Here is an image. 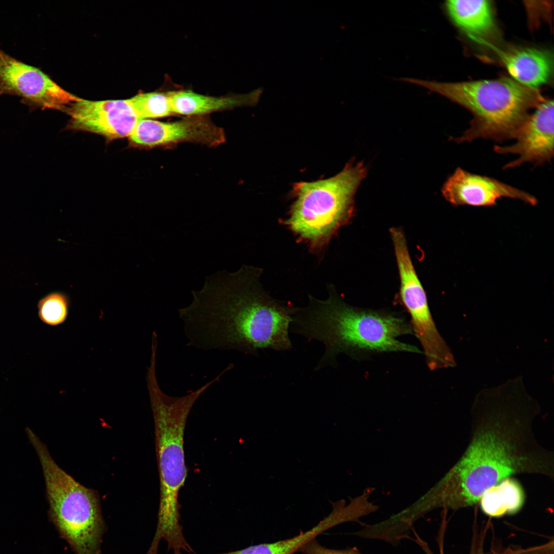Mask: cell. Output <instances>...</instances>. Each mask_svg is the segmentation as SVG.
Listing matches in <instances>:
<instances>
[{
	"mask_svg": "<svg viewBox=\"0 0 554 554\" xmlns=\"http://www.w3.org/2000/svg\"><path fill=\"white\" fill-rule=\"evenodd\" d=\"M538 406L526 400H479L471 410L468 443L427 497L430 510L477 505L484 492L519 474L554 476L553 452L538 442Z\"/></svg>",
	"mask_w": 554,
	"mask_h": 554,
	"instance_id": "cell-1",
	"label": "cell"
},
{
	"mask_svg": "<svg viewBox=\"0 0 554 554\" xmlns=\"http://www.w3.org/2000/svg\"><path fill=\"white\" fill-rule=\"evenodd\" d=\"M262 269L243 265L206 278L192 302L178 310L187 345L204 350L257 355L265 348L289 350V332L298 307L271 297L260 282Z\"/></svg>",
	"mask_w": 554,
	"mask_h": 554,
	"instance_id": "cell-2",
	"label": "cell"
},
{
	"mask_svg": "<svg viewBox=\"0 0 554 554\" xmlns=\"http://www.w3.org/2000/svg\"><path fill=\"white\" fill-rule=\"evenodd\" d=\"M328 293L324 300L309 295L307 306L298 307L289 328V332L324 344L315 370L335 366L337 357L342 353L356 359L383 352L421 353L415 346L398 340L413 332L404 319L349 305L332 286L328 287Z\"/></svg>",
	"mask_w": 554,
	"mask_h": 554,
	"instance_id": "cell-3",
	"label": "cell"
},
{
	"mask_svg": "<svg viewBox=\"0 0 554 554\" xmlns=\"http://www.w3.org/2000/svg\"><path fill=\"white\" fill-rule=\"evenodd\" d=\"M153 417L160 477V504L156 531L151 544L158 547L162 539L168 549L183 548L187 541L180 524L179 491L187 477L184 451L186 421L194 404L208 388L206 384L181 397L162 391L154 373L146 377Z\"/></svg>",
	"mask_w": 554,
	"mask_h": 554,
	"instance_id": "cell-4",
	"label": "cell"
},
{
	"mask_svg": "<svg viewBox=\"0 0 554 554\" xmlns=\"http://www.w3.org/2000/svg\"><path fill=\"white\" fill-rule=\"evenodd\" d=\"M401 80L425 87L471 112L470 127L452 139L458 143L479 138L498 142L513 138L528 111L545 100L537 89L506 77L458 83L412 78Z\"/></svg>",
	"mask_w": 554,
	"mask_h": 554,
	"instance_id": "cell-5",
	"label": "cell"
},
{
	"mask_svg": "<svg viewBox=\"0 0 554 554\" xmlns=\"http://www.w3.org/2000/svg\"><path fill=\"white\" fill-rule=\"evenodd\" d=\"M367 172L362 162L352 161L332 177L295 183L284 224L312 252L322 250L352 217L354 196Z\"/></svg>",
	"mask_w": 554,
	"mask_h": 554,
	"instance_id": "cell-6",
	"label": "cell"
},
{
	"mask_svg": "<svg viewBox=\"0 0 554 554\" xmlns=\"http://www.w3.org/2000/svg\"><path fill=\"white\" fill-rule=\"evenodd\" d=\"M27 438L42 467L50 521L76 554H100L105 529L97 493L61 468L35 432Z\"/></svg>",
	"mask_w": 554,
	"mask_h": 554,
	"instance_id": "cell-7",
	"label": "cell"
},
{
	"mask_svg": "<svg viewBox=\"0 0 554 554\" xmlns=\"http://www.w3.org/2000/svg\"><path fill=\"white\" fill-rule=\"evenodd\" d=\"M18 96L44 108L65 110L80 98L67 92L39 69L8 55L0 49V95Z\"/></svg>",
	"mask_w": 554,
	"mask_h": 554,
	"instance_id": "cell-8",
	"label": "cell"
},
{
	"mask_svg": "<svg viewBox=\"0 0 554 554\" xmlns=\"http://www.w3.org/2000/svg\"><path fill=\"white\" fill-rule=\"evenodd\" d=\"M128 137L135 145L145 147L182 143L215 147L226 141L223 128L206 115L185 116L171 122L141 119Z\"/></svg>",
	"mask_w": 554,
	"mask_h": 554,
	"instance_id": "cell-9",
	"label": "cell"
},
{
	"mask_svg": "<svg viewBox=\"0 0 554 554\" xmlns=\"http://www.w3.org/2000/svg\"><path fill=\"white\" fill-rule=\"evenodd\" d=\"M70 129L92 132L110 139L129 137L140 120L129 99L88 101L81 98L65 109Z\"/></svg>",
	"mask_w": 554,
	"mask_h": 554,
	"instance_id": "cell-10",
	"label": "cell"
},
{
	"mask_svg": "<svg viewBox=\"0 0 554 554\" xmlns=\"http://www.w3.org/2000/svg\"><path fill=\"white\" fill-rule=\"evenodd\" d=\"M529 114L515 133V144L509 146L496 145L497 153L513 154L517 159L503 167H519L525 163L541 165L550 162L553 156V101L545 100Z\"/></svg>",
	"mask_w": 554,
	"mask_h": 554,
	"instance_id": "cell-11",
	"label": "cell"
},
{
	"mask_svg": "<svg viewBox=\"0 0 554 554\" xmlns=\"http://www.w3.org/2000/svg\"><path fill=\"white\" fill-rule=\"evenodd\" d=\"M400 279L402 304L410 315L412 331L420 343L433 341L438 334L431 315L426 294L411 261L405 235L399 228L390 229Z\"/></svg>",
	"mask_w": 554,
	"mask_h": 554,
	"instance_id": "cell-12",
	"label": "cell"
},
{
	"mask_svg": "<svg viewBox=\"0 0 554 554\" xmlns=\"http://www.w3.org/2000/svg\"><path fill=\"white\" fill-rule=\"evenodd\" d=\"M445 199L455 206H490L502 197L517 199L531 205L537 204L531 194L495 179L457 168L442 188Z\"/></svg>",
	"mask_w": 554,
	"mask_h": 554,
	"instance_id": "cell-13",
	"label": "cell"
},
{
	"mask_svg": "<svg viewBox=\"0 0 554 554\" xmlns=\"http://www.w3.org/2000/svg\"><path fill=\"white\" fill-rule=\"evenodd\" d=\"M500 61L512 79L535 89L551 78L553 54L549 50L531 47L494 48Z\"/></svg>",
	"mask_w": 554,
	"mask_h": 554,
	"instance_id": "cell-14",
	"label": "cell"
},
{
	"mask_svg": "<svg viewBox=\"0 0 554 554\" xmlns=\"http://www.w3.org/2000/svg\"><path fill=\"white\" fill-rule=\"evenodd\" d=\"M445 6L453 23L469 38L494 48L498 29L490 1L450 0Z\"/></svg>",
	"mask_w": 554,
	"mask_h": 554,
	"instance_id": "cell-15",
	"label": "cell"
},
{
	"mask_svg": "<svg viewBox=\"0 0 554 554\" xmlns=\"http://www.w3.org/2000/svg\"><path fill=\"white\" fill-rule=\"evenodd\" d=\"M262 92L258 89L245 94L213 96L184 90L170 91V94L173 114L189 116L206 115L215 111L253 105L258 102Z\"/></svg>",
	"mask_w": 554,
	"mask_h": 554,
	"instance_id": "cell-16",
	"label": "cell"
},
{
	"mask_svg": "<svg viewBox=\"0 0 554 554\" xmlns=\"http://www.w3.org/2000/svg\"><path fill=\"white\" fill-rule=\"evenodd\" d=\"M331 513L312 528L291 538L270 543L252 545L236 550V554H293L305 544L324 531L339 524L350 522L351 517L343 506L333 505Z\"/></svg>",
	"mask_w": 554,
	"mask_h": 554,
	"instance_id": "cell-17",
	"label": "cell"
},
{
	"mask_svg": "<svg viewBox=\"0 0 554 554\" xmlns=\"http://www.w3.org/2000/svg\"><path fill=\"white\" fill-rule=\"evenodd\" d=\"M525 499V492L520 482L513 477H509L486 490L479 503L485 515L500 518L519 512Z\"/></svg>",
	"mask_w": 554,
	"mask_h": 554,
	"instance_id": "cell-18",
	"label": "cell"
},
{
	"mask_svg": "<svg viewBox=\"0 0 554 554\" xmlns=\"http://www.w3.org/2000/svg\"><path fill=\"white\" fill-rule=\"evenodd\" d=\"M129 100L140 120L164 117L174 114L170 91L140 93Z\"/></svg>",
	"mask_w": 554,
	"mask_h": 554,
	"instance_id": "cell-19",
	"label": "cell"
},
{
	"mask_svg": "<svg viewBox=\"0 0 554 554\" xmlns=\"http://www.w3.org/2000/svg\"><path fill=\"white\" fill-rule=\"evenodd\" d=\"M486 529L484 528L481 531L476 528L475 533L472 537L471 549L469 554H531L532 551L530 547L522 548L516 546H509L503 548L501 547L491 546L490 550H485L484 546L485 539ZM413 535L415 537L413 541L417 543L423 549L426 554H434L431 550L428 544L421 539L417 533L413 530ZM445 530L440 529L439 534L438 537V543L439 547V553L438 554H444V536Z\"/></svg>",
	"mask_w": 554,
	"mask_h": 554,
	"instance_id": "cell-20",
	"label": "cell"
},
{
	"mask_svg": "<svg viewBox=\"0 0 554 554\" xmlns=\"http://www.w3.org/2000/svg\"><path fill=\"white\" fill-rule=\"evenodd\" d=\"M38 315L44 324L57 326L67 320L69 308L68 297L61 292H51L38 302Z\"/></svg>",
	"mask_w": 554,
	"mask_h": 554,
	"instance_id": "cell-21",
	"label": "cell"
},
{
	"mask_svg": "<svg viewBox=\"0 0 554 554\" xmlns=\"http://www.w3.org/2000/svg\"><path fill=\"white\" fill-rule=\"evenodd\" d=\"M303 554H362L355 547L346 549H333L322 546L314 538L302 546L299 550Z\"/></svg>",
	"mask_w": 554,
	"mask_h": 554,
	"instance_id": "cell-22",
	"label": "cell"
}]
</instances>
